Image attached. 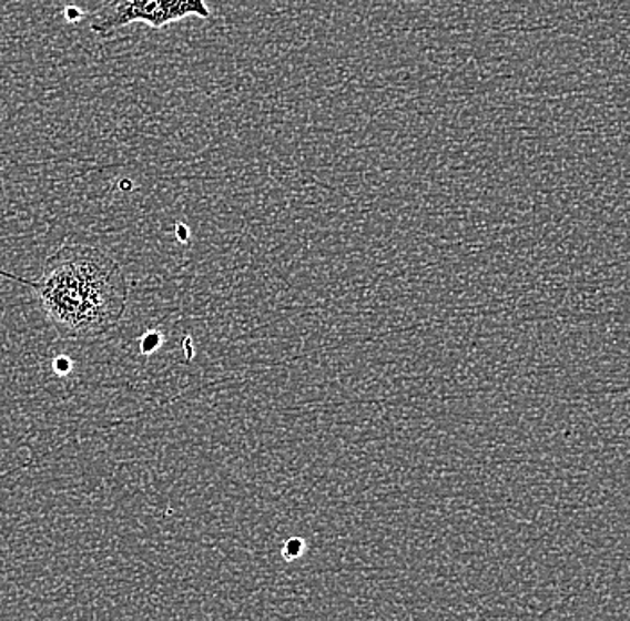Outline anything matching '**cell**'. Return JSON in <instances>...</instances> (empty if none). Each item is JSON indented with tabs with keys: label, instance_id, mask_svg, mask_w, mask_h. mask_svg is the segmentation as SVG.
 Here are the masks:
<instances>
[{
	"label": "cell",
	"instance_id": "cell-1",
	"mask_svg": "<svg viewBox=\"0 0 630 621\" xmlns=\"http://www.w3.org/2000/svg\"><path fill=\"white\" fill-rule=\"evenodd\" d=\"M0 276L33 291L34 302L61 339H99L124 316L130 288L112 256L84 244H65L49 256L42 276L20 278L0 269Z\"/></svg>",
	"mask_w": 630,
	"mask_h": 621
},
{
	"label": "cell",
	"instance_id": "cell-2",
	"mask_svg": "<svg viewBox=\"0 0 630 621\" xmlns=\"http://www.w3.org/2000/svg\"><path fill=\"white\" fill-rule=\"evenodd\" d=\"M200 17L210 19L204 0H108L93 17L90 29L99 37H110L133 22H144L153 29Z\"/></svg>",
	"mask_w": 630,
	"mask_h": 621
},
{
	"label": "cell",
	"instance_id": "cell-3",
	"mask_svg": "<svg viewBox=\"0 0 630 621\" xmlns=\"http://www.w3.org/2000/svg\"><path fill=\"white\" fill-rule=\"evenodd\" d=\"M160 343H162V335L158 334V332H149L140 340V349H142V353H153L156 352Z\"/></svg>",
	"mask_w": 630,
	"mask_h": 621
},
{
	"label": "cell",
	"instance_id": "cell-4",
	"mask_svg": "<svg viewBox=\"0 0 630 621\" xmlns=\"http://www.w3.org/2000/svg\"><path fill=\"white\" fill-rule=\"evenodd\" d=\"M72 367H74V362L70 360L65 355H60V357L52 360V371L57 373V375H69L72 371Z\"/></svg>",
	"mask_w": 630,
	"mask_h": 621
}]
</instances>
